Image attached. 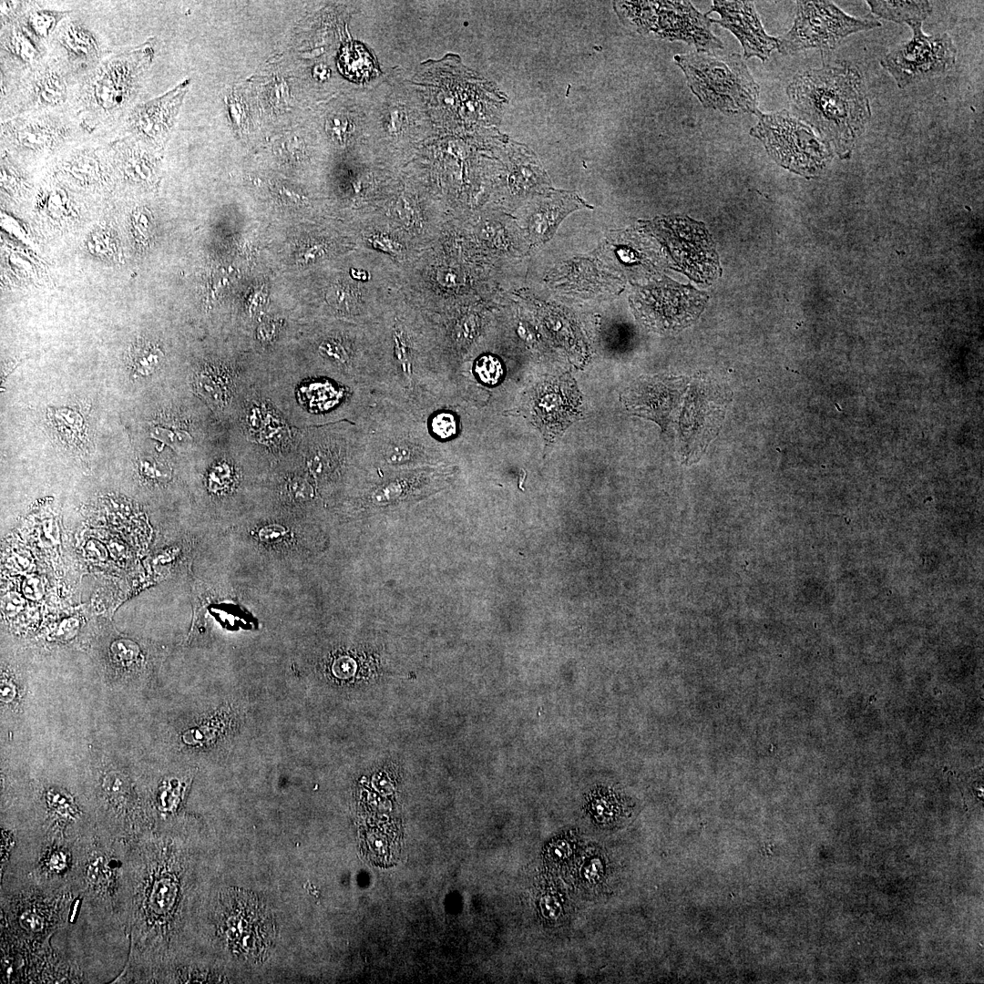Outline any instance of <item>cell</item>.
<instances>
[{
    "instance_id": "obj_1",
    "label": "cell",
    "mask_w": 984,
    "mask_h": 984,
    "mask_svg": "<svg viewBox=\"0 0 984 984\" xmlns=\"http://www.w3.org/2000/svg\"><path fill=\"white\" fill-rule=\"evenodd\" d=\"M126 929L129 955L118 983H142L162 967L179 938L191 878L181 845L151 829L128 845Z\"/></svg>"
},
{
    "instance_id": "obj_2",
    "label": "cell",
    "mask_w": 984,
    "mask_h": 984,
    "mask_svg": "<svg viewBox=\"0 0 984 984\" xmlns=\"http://www.w3.org/2000/svg\"><path fill=\"white\" fill-rule=\"evenodd\" d=\"M786 94L797 116L815 128L832 152L840 159L850 158L871 118L859 69L840 63L799 72Z\"/></svg>"
},
{
    "instance_id": "obj_3",
    "label": "cell",
    "mask_w": 984,
    "mask_h": 984,
    "mask_svg": "<svg viewBox=\"0 0 984 984\" xmlns=\"http://www.w3.org/2000/svg\"><path fill=\"white\" fill-rule=\"evenodd\" d=\"M156 40L114 49L77 85L73 111L89 135L112 138L140 101L156 56Z\"/></svg>"
},
{
    "instance_id": "obj_4",
    "label": "cell",
    "mask_w": 984,
    "mask_h": 984,
    "mask_svg": "<svg viewBox=\"0 0 984 984\" xmlns=\"http://www.w3.org/2000/svg\"><path fill=\"white\" fill-rule=\"evenodd\" d=\"M261 383L298 428L341 421L358 424L373 400V393L368 389L312 371L282 374L266 370Z\"/></svg>"
},
{
    "instance_id": "obj_5",
    "label": "cell",
    "mask_w": 984,
    "mask_h": 984,
    "mask_svg": "<svg viewBox=\"0 0 984 984\" xmlns=\"http://www.w3.org/2000/svg\"><path fill=\"white\" fill-rule=\"evenodd\" d=\"M364 431V460L384 466H431L444 462L442 444L430 434L425 417L374 395L357 424Z\"/></svg>"
},
{
    "instance_id": "obj_6",
    "label": "cell",
    "mask_w": 984,
    "mask_h": 984,
    "mask_svg": "<svg viewBox=\"0 0 984 984\" xmlns=\"http://www.w3.org/2000/svg\"><path fill=\"white\" fill-rule=\"evenodd\" d=\"M128 845L96 828L81 843L74 885L80 890L82 905L88 911L106 923L125 929Z\"/></svg>"
},
{
    "instance_id": "obj_7",
    "label": "cell",
    "mask_w": 984,
    "mask_h": 984,
    "mask_svg": "<svg viewBox=\"0 0 984 984\" xmlns=\"http://www.w3.org/2000/svg\"><path fill=\"white\" fill-rule=\"evenodd\" d=\"M692 92L706 108L725 115H757L760 87L741 55L693 52L674 56Z\"/></svg>"
},
{
    "instance_id": "obj_8",
    "label": "cell",
    "mask_w": 984,
    "mask_h": 984,
    "mask_svg": "<svg viewBox=\"0 0 984 984\" xmlns=\"http://www.w3.org/2000/svg\"><path fill=\"white\" fill-rule=\"evenodd\" d=\"M90 136L73 110L19 115L0 123V148L25 168L50 164L67 147Z\"/></svg>"
},
{
    "instance_id": "obj_9",
    "label": "cell",
    "mask_w": 984,
    "mask_h": 984,
    "mask_svg": "<svg viewBox=\"0 0 984 984\" xmlns=\"http://www.w3.org/2000/svg\"><path fill=\"white\" fill-rule=\"evenodd\" d=\"M750 135L760 140L781 167L805 178L818 176L834 153L813 129L787 110L759 111Z\"/></svg>"
},
{
    "instance_id": "obj_10",
    "label": "cell",
    "mask_w": 984,
    "mask_h": 984,
    "mask_svg": "<svg viewBox=\"0 0 984 984\" xmlns=\"http://www.w3.org/2000/svg\"><path fill=\"white\" fill-rule=\"evenodd\" d=\"M231 425L271 463L290 456L302 432L283 415L261 382L246 395Z\"/></svg>"
},
{
    "instance_id": "obj_11",
    "label": "cell",
    "mask_w": 984,
    "mask_h": 984,
    "mask_svg": "<svg viewBox=\"0 0 984 984\" xmlns=\"http://www.w3.org/2000/svg\"><path fill=\"white\" fill-rule=\"evenodd\" d=\"M622 7L626 19L640 33L653 31L661 38L693 45L697 52L723 48L712 34L711 19L689 1L627 2Z\"/></svg>"
},
{
    "instance_id": "obj_12",
    "label": "cell",
    "mask_w": 984,
    "mask_h": 984,
    "mask_svg": "<svg viewBox=\"0 0 984 984\" xmlns=\"http://www.w3.org/2000/svg\"><path fill=\"white\" fill-rule=\"evenodd\" d=\"M79 80L49 55L0 95V120L31 112L73 110Z\"/></svg>"
},
{
    "instance_id": "obj_13",
    "label": "cell",
    "mask_w": 984,
    "mask_h": 984,
    "mask_svg": "<svg viewBox=\"0 0 984 984\" xmlns=\"http://www.w3.org/2000/svg\"><path fill=\"white\" fill-rule=\"evenodd\" d=\"M796 4L793 26L778 38L777 49L784 55L808 48L828 52L849 35L881 25L875 19L851 16L830 1H797Z\"/></svg>"
},
{
    "instance_id": "obj_14",
    "label": "cell",
    "mask_w": 984,
    "mask_h": 984,
    "mask_svg": "<svg viewBox=\"0 0 984 984\" xmlns=\"http://www.w3.org/2000/svg\"><path fill=\"white\" fill-rule=\"evenodd\" d=\"M730 392L716 381L695 377L689 385L679 417V454L682 463H696L718 435L730 402Z\"/></svg>"
},
{
    "instance_id": "obj_15",
    "label": "cell",
    "mask_w": 984,
    "mask_h": 984,
    "mask_svg": "<svg viewBox=\"0 0 984 984\" xmlns=\"http://www.w3.org/2000/svg\"><path fill=\"white\" fill-rule=\"evenodd\" d=\"M912 38L880 61L900 88L946 73L956 62L957 48L948 34L926 36L922 23L909 26Z\"/></svg>"
},
{
    "instance_id": "obj_16",
    "label": "cell",
    "mask_w": 984,
    "mask_h": 984,
    "mask_svg": "<svg viewBox=\"0 0 984 984\" xmlns=\"http://www.w3.org/2000/svg\"><path fill=\"white\" fill-rule=\"evenodd\" d=\"M114 49L98 23L74 8L60 23L48 45V55L80 80Z\"/></svg>"
},
{
    "instance_id": "obj_17",
    "label": "cell",
    "mask_w": 984,
    "mask_h": 984,
    "mask_svg": "<svg viewBox=\"0 0 984 984\" xmlns=\"http://www.w3.org/2000/svg\"><path fill=\"white\" fill-rule=\"evenodd\" d=\"M110 138L87 136L67 147L50 163L52 173L69 186L90 191L109 190L113 169Z\"/></svg>"
},
{
    "instance_id": "obj_18",
    "label": "cell",
    "mask_w": 984,
    "mask_h": 984,
    "mask_svg": "<svg viewBox=\"0 0 984 984\" xmlns=\"http://www.w3.org/2000/svg\"><path fill=\"white\" fill-rule=\"evenodd\" d=\"M580 404L571 376H550L527 393L523 408L546 438L552 440L577 418Z\"/></svg>"
},
{
    "instance_id": "obj_19",
    "label": "cell",
    "mask_w": 984,
    "mask_h": 984,
    "mask_svg": "<svg viewBox=\"0 0 984 984\" xmlns=\"http://www.w3.org/2000/svg\"><path fill=\"white\" fill-rule=\"evenodd\" d=\"M189 84L187 79L160 97L139 102L116 137L130 136L160 151L169 138Z\"/></svg>"
},
{
    "instance_id": "obj_20",
    "label": "cell",
    "mask_w": 984,
    "mask_h": 984,
    "mask_svg": "<svg viewBox=\"0 0 984 984\" xmlns=\"http://www.w3.org/2000/svg\"><path fill=\"white\" fill-rule=\"evenodd\" d=\"M114 177L131 190H151L160 176L159 151L130 137L109 140Z\"/></svg>"
},
{
    "instance_id": "obj_21",
    "label": "cell",
    "mask_w": 984,
    "mask_h": 984,
    "mask_svg": "<svg viewBox=\"0 0 984 984\" xmlns=\"http://www.w3.org/2000/svg\"><path fill=\"white\" fill-rule=\"evenodd\" d=\"M720 15V19H711L730 30L740 41L743 56H756L766 61L778 46V38L767 35L751 1H713L711 10Z\"/></svg>"
},
{
    "instance_id": "obj_22",
    "label": "cell",
    "mask_w": 984,
    "mask_h": 984,
    "mask_svg": "<svg viewBox=\"0 0 984 984\" xmlns=\"http://www.w3.org/2000/svg\"><path fill=\"white\" fill-rule=\"evenodd\" d=\"M48 56L20 21L0 25V82L5 91Z\"/></svg>"
},
{
    "instance_id": "obj_23",
    "label": "cell",
    "mask_w": 984,
    "mask_h": 984,
    "mask_svg": "<svg viewBox=\"0 0 984 984\" xmlns=\"http://www.w3.org/2000/svg\"><path fill=\"white\" fill-rule=\"evenodd\" d=\"M665 298L651 302L642 317L651 328L661 332H677L689 326L702 312L706 297L690 286L665 285Z\"/></svg>"
},
{
    "instance_id": "obj_24",
    "label": "cell",
    "mask_w": 984,
    "mask_h": 984,
    "mask_svg": "<svg viewBox=\"0 0 984 984\" xmlns=\"http://www.w3.org/2000/svg\"><path fill=\"white\" fill-rule=\"evenodd\" d=\"M690 379L683 376H655L641 379L630 389L627 404L641 415L665 427L670 415L680 403Z\"/></svg>"
},
{
    "instance_id": "obj_25",
    "label": "cell",
    "mask_w": 984,
    "mask_h": 984,
    "mask_svg": "<svg viewBox=\"0 0 984 984\" xmlns=\"http://www.w3.org/2000/svg\"><path fill=\"white\" fill-rule=\"evenodd\" d=\"M73 9L56 8L42 2L27 1L18 20L32 37L47 49L58 26Z\"/></svg>"
},
{
    "instance_id": "obj_26",
    "label": "cell",
    "mask_w": 984,
    "mask_h": 984,
    "mask_svg": "<svg viewBox=\"0 0 984 984\" xmlns=\"http://www.w3.org/2000/svg\"><path fill=\"white\" fill-rule=\"evenodd\" d=\"M871 12L876 15L897 24L908 26L922 23L932 13V5L928 1H867Z\"/></svg>"
},
{
    "instance_id": "obj_27",
    "label": "cell",
    "mask_w": 984,
    "mask_h": 984,
    "mask_svg": "<svg viewBox=\"0 0 984 984\" xmlns=\"http://www.w3.org/2000/svg\"><path fill=\"white\" fill-rule=\"evenodd\" d=\"M338 67L345 77L358 83L368 80L376 70L372 55L357 42L347 43L342 47Z\"/></svg>"
},
{
    "instance_id": "obj_28",
    "label": "cell",
    "mask_w": 984,
    "mask_h": 984,
    "mask_svg": "<svg viewBox=\"0 0 984 984\" xmlns=\"http://www.w3.org/2000/svg\"><path fill=\"white\" fill-rule=\"evenodd\" d=\"M149 436L177 453L188 452L195 438L188 425L177 419H166L149 427Z\"/></svg>"
},
{
    "instance_id": "obj_29",
    "label": "cell",
    "mask_w": 984,
    "mask_h": 984,
    "mask_svg": "<svg viewBox=\"0 0 984 984\" xmlns=\"http://www.w3.org/2000/svg\"><path fill=\"white\" fill-rule=\"evenodd\" d=\"M165 354L161 348L150 342L138 343L131 354L134 374L147 377L156 373L163 364Z\"/></svg>"
},
{
    "instance_id": "obj_30",
    "label": "cell",
    "mask_w": 984,
    "mask_h": 984,
    "mask_svg": "<svg viewBox=\"0 0 984 984\" xmlns=\"http://www.w3.org/2000/svg\"><path fill=\"white\" fill-rule=\"evenodd\" d=\"M474 374L479 382L493 386L502 380L504 368L501 361L497 356L484 354L476 361Z\"/></svg>"
},
{
    "instance_id": "obj_31",
    "label": "cell",
    "mask_w": 984,
    "mask_h": 984,
    "mask_svg": "<svg viewBox=\"0 0 984 984\" xmlns=\"http://www.w3.org/2000/svg\"><path fill=\"white\" fill-rule=\"evenodd\" d=\"M132 233L137 242H148L152 234L153 216L149 206L143 203L133 207L130 213Z\"/></svg>"
},
{
    "instance_id": "obj_32",
    "label": "cell",
    "mask_w": 984,
    "mask_h": 984,
    "mask_svg": "<svg viewBox=\"0 0 984 984\" xmlns=\"http://www.w3.org/2000/svg\"><path fill=\"white\" fill-rule=\"evenodd\" d=\"M51 418L56 421V425L61 434L68 435L76 438L81 436L83 419L78 413L71 409H52Z\"/></svg>"
},
{
    "instance_id": "obj_33",
    "label": "cell",
    "mask_w": 984,
    "mask_h": 984,
    "mask_svg": "<svg viewBox=\"0 0 984 984\" xmlns=\"http://www.w3.org/2000/svg\"><path fill=\"white\" fill-rule=\"evenodd\" d=\"M427 426L431 436L441 444L444 439L456 436L457 430L456 419L451 412L439 413Z\"/></svg>"
},
{
    "instance_id": "obj_34",
    "label": "cell",
    "mask_w": 984,
    "mask_h": 984,
    "mask_svg": "<svg viewBox=\"0 0 984 984\" xmlns=\"http://www.w3.org/2000/svg\"><path fill=\"white\" fill-rule=\"evenodd\" d=\"M286 490L296 502L308 501L313 497V488L308 479L301 475H292L286 483Z\"/></svg>"
},
{
    "instance_id": "obj_35",
    "label": "cell",
    "mask_w": 984,
    "mask_h": 984,
    "mask_svg": "<svg viewBox=\"0 0 984 984\" xmlns=\"http://www.w3.org/2000/svg\"><path fill=\"white\" fill-rule=\"evenodd\" d=\"M139 470L144 477L161 482L169 480L171 477V469L169 466L152 457L141 459Z\"/></svg>"
},
{
    "instance_id": "obj_36",
    "label": "cell",
    "mask_w": 984,
    "mask_h": 984,
    "mask_svg": "<svg viewBox=\"0 0 984 984\" xmlns=\"http://www.w3.org/2000/svg\"><path fill=\"white\" fill-rule=\"evenodd\" d=\"M111 654L115 661L128 665L137 658L138 648L130 641L119 640L112 644Z\"/></svg>"
},
{
    "instance_id": "obj_37",
    "label": "cell",
    "mask_w": 984,
    "mask_h": 984,
    "mask_svg": "<svg viewBox=\"0 0 984 984\" xmlns=\"http://www.w3.org/2000/svg\"><path fill=\"white\" fill-rule=\"evenodd\" d=\"M326 130L332 138L338 142L345 141L352 130L351 122L342 115H334L328 118Z\"/></svg>"
},
{
    "instance_id": "obj_38",
    "label": "cell",
    "mask_w": 984,
    "mask_h": 984,
    "mask_svg": "<svg viewBox=\"0 0 984 984\" xmlns=\"http://www.w3.org/2000/svg\"><path fill=\"white\" fill-rule=\"evenodd\" d=\"M538 906L541 915L548 920H557L562 914V905L553 895H544Z\"/></svg>"
},
{
    "instance_id": "obj_39",
    "label": "cell",
    "mask_w": 984,
    "mask_h": 984,
    "mask_svg": "<svg viewBox=\"0 0 984 984\" xmlns=\"http://www.w3.org/2000/svg\"><path fill=\"white\" fill-rule=\"evenodd\" d=\"M604 872V865L600 858L589 859L582 867L581 875L585 880L595 882L600 878Z\"/></svg>"
},
{
    "instance_id": "obj_40",
    "label": "cell",
    "mask_w": 984,
    "mask_h": 984,
    "mask_svg": "<svg viewBox=\"0 0 984 984\" xmlns=\"http://www.w3.org/2000/svg\"><path fill=\"white\" fill-rule=\"evenodd\" d=\"M286 530L280 525H269L263 527L259 533V537L262 541L274 542L282 538Z\"/></svg>"
},
{
    "instance_id": "obj_41",
    "label": "cell",
    "mask_w": 984,
    "mask_h": 984,
    "mask_svg": "<svg viewBox=\"0 0 984 984\" xmlns=\"http://www.w3.org/2000/svg\"><path fill=\"white\" fill-rule=\"evenodd\" d=\"M550 853L556 859H564L570 856L571 846L566 840H559L551 846Z\"/></svg>"
},
{
    "instance_id": "obj_42",
    "label": "cell",
    "mask_w": 984,
    "mask_h": 984,
    "mask_svg": "<svg viewBox=\"0 0 984 984\" xmlns=\"http://www.w3.org/2000/svg\"><path fill=\"white\" fill-rule=\"evenodd\" d=\"M330 68L323 64H318L313 69V76L317 81H325L330 77Z\"/></svg>"
}]
</instances>
